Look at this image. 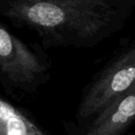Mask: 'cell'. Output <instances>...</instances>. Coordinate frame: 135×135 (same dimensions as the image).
<instances>
[{
    "instance_id": "obj_1",
    "label": "cell",
    "mask_w": 135,
    "mask_h": 135,
    "mask_svg": "<svg viewBox=\"0 0 135 135\" xmlns=\"http://www.w3.org/2000/svg\"><path fill=\"white\" fill-rule=\"evenodd\" d=\"M135 0H0V14L46 47H92L125 25Z\"/></svg>"
},
{
    "instance_id": "obj_2",
    "label": "cell",
    "mask_w": 135,
    "mask_h": 135,
    "mask_svg": "<svg viewBox=\"0 0 135 135\" xmlns=\"http://www.w3.org/2000/svg\"><path fill=\"white\" fill-rule=\"evenodd\" d=\"M49 64L0 22V80L5 86L31 93L45 83Z\"/></svg>"
},
{
    "instance_id": "obj_3",
    "label": "cell",
    "mask_w": 135,
    "mask_h": 135,
    "mask_svg": "<svg viewBox=\"0 0 135 135\" xmlns=\"http://www.w3.org/2000/svg\"><path fill=\"white\" fill-rule=\"evenodd\" d=\"M134 84L135 44H133L107 64L85 90L78 107L79 120L91 121Z\"/></svg>"
},
{
    "instance_id": "obj_4",
    "label": "cell",
    "mask_w": 135,
    "mask_h": 135,
    "mask_svg": "<svg viewBox=\"0 0 135 135\" xmlns=\"http://www.w3.org/2000/svg\"><path fill=\"white\" fill-rule=\"evenodd\" d=\"M135 120V84L91 120L85 135H122Z\"/></svg>"
},
{
    "instance_id": "obj_5",
    "label": "cell",
    "mask_w": 135,
    "mask_h": 135,
    "mask_svg": "<svg viewBox=\"0 0 135 135\" xmlns=\"http://www.w3.org/2000/svg\"><path fill=\"white\" fill-rule=\"evenodd\" d=\"M0 135H47L10 103L0 98Z\"/></svg>"
}]
</instances>
